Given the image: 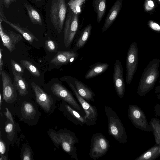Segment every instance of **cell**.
Masks as SVG:
<instances>
[{"label": "cell", "mask_w": 160, "mask_h": 160, "mask_svg": "<svg viewBox=\"0 0 160 160\" xmlns=\"http://www.w3.org/2000/svg\"><path fill=\"white\" fill-rule=\"evenodd\" d=\"M160 63L159 59L154 58L144 68L138 88L137 93L139 96H145L153 88L160 75Z\"/></svg>", "instance_id": "6da1fadb"}, {"label": "cell", "mask_w": 160, "mask_h": 160, "mask_svg": "<svg viewBox=\"0 0 160 160\" xmlns=\"http://www.w3.org/2000/svg\"><path fill=\"white\" fill-rule=\"evenodd\" d=\"M105 111L108 121L109 133L120 143L126 142L127 136L125 127L116 112L106 105L105 106Z\"/></svg>", "instance_id": "7a4b0ae2"}, {"label": "cell", "mask_w": 160, "mask_h": 160, "mask_svg": "<svg viewBox=\"0 0 160 160\" xmlns=\"http://www.w3.org/2000/svg\"><path fill=\"white\" fill-rule=\"evenodd\" d=\"M67 8L65 0H53L50 10L51 19L54 28L59 33L62 30Z\"/></svg>", "instance_id": "3957f363"}, {"label": "cell", "mask_w": 160, "mask_h": 160, "mask_svg": "<svg viewBox=\"0 0 160 160\" xmlns=\"http://www.w3.org/2000/svg\"><path fill=\"white\" fill-rule=\"evenodd\" d=\"M79 26L78 14L73 12L69 7L65 20L64 29V43L68 48L72 44Z\"/></svg>", "instance_id": "277c9868"}, {"label": "cell", "mask_w": 160, "mask_h": 160, "mask_svg": "<svg viewBox=\"0 0 160 160\" xmlns=\"http://www.w3.org/2000/svg\"><path fill=\"white\" fill-rule=\"evenodd\" d=\"M109 142L101 133H95L92 136L91 142L89 155L96 160L104 155L110 147Z\"/></svg>", "instance_id": "5b68a950"}, {"label": "cell", "mask_w": 160, "mask_h": 160, "mask_svg": "<svg viewBox=\"0 0 160 160\" xmlns=\"http://www.w3.org/2000/svg\"><path fill=\"white\" fill-rule=\"evenodd\" d=\"M128 114L129 119L135 128L146 132L152 131L145 113L139 107L130 104Z\"/></svg>", "instance_id": "8992f818"}, {"label": "cell", "mask_w": 160, "mask_h": 160, "mask_svg": "<svg viewBox=\"0 0 160 160\" xmlns=\"http://www.w3.org/2000/svg\"><path fill=\"white\" fill-rule=\"evenodd\" d=\"M138 61V45L136 42H133L130 45L126 57V81L128 84H129L133 79L137 69Z\"/></svg>", "instance_id": "52a82bcc"}, {"label": "cell", "mask_w": 160, "mask_h": 160, "mask_svg": "<svg viewBox=\"0 0 160 160\" xmlns=\"http://www.w3.org/2000/svg\"><path fill=\"white\" fill-rule=\"evenodd\" d=\"M66 81L85 113L84 117L87 121L86 125L89 126L96 125L98 116V112L96 107L91 105L82 98L79 94L74 85L70 81L67 79Z\"/></svg>", "instance_id": "ba28073f"}, {"label": "cell", "mask_w": 160, "mask_h": 160, "mask_svg": "<svg viewBox=\"0 0 160 160\" xmlns=\"http://www.w3.org/2000/svg\"><path fill=\"white\" fill-rule=\"evenodd\" d=\"M113 78L115 91L118 96L122 98L125 91L123 69L121 62L118 60L116 61L114 64Z\"/></svg>", "instance_id": "9c48e42d"}, {"label": "cell", "mask_w": 160, "mask_h": 160, "mask_svg": "<svg viewBox=\"0 0 160 160\" xmlns=\"http://www.w3.org/2000/svg\"><path fill=\"white\" fill-rule=\"evenodd\" d=\"M0 22V34L3 46L6 47L10 52L16 48V45L22 39V36L13 31L5 30Z\"/></svg>", "instance_id": "30bf717a"}, {"label": "cell", "mask_w": 160, "mask_h": 160, "mask_svg": "<svg viewBox=\"0 0 160 160\" xmlns=\"http://www.w3.org/2000/svg\"><path fill=\"white\" fill-rule=\"evenodd\" d=\"M51 89L55 95L71 105L78 111H81L78 103L69 91L63 86L58 83H54L51 86Z\"/></svg>", "instance_id": "8fae6325"}, {"label": "cell", "mask_w": 160, "mask_h": 160, "mask_svg": "<svg viewBox=\"0 0 160 160\" xmlns=\"http://www.w3.org/2000/svg\"><path fill=\"white\" fill-rule=\"evenodd\" d=\"M61 137L62 145L63 149L70 155L72 158L78 160L77 149L74 145L79 143V141L74 133L71 132H64Z\"/></svg>", "instance_id": "7c38bea8"}, {"label": "cell", "mask_w": 160, "mask_h": 160, "mask_svg": "<svg viewBox=\"0 0 160 160\" xmlns=\"http://www.w3.org/2000/svg\"><path fill=\"white\" fill-rule=\"evenodd\" d=\"M78 53L73 50L58 51L50 62L56 65H63L72 63L78 58Z\"/></svg>", "instance_id": "4fadbf2b"}, {"label": "cell", "mask_w": 160, "mask_h": 160, "mask_svg": "<svg viewBox=\"0 0 160 160\" xmlns=\"http://www.w3.org/2000/svg\"><path fill=\"white\" fill-rule=\"evenodd\" d=\"M31 85L34 92L37 102L44 110L48 111L51 106L50 96L46 93L38 85L34 82Z\"/></svg>", "instance_id": "5bb4252c"}, {"label": "cell", "mask_w": 160, "mask_h": 160, "mask_svg": "<svg viewBox=\"0 0 160 160\" xmlns=\"http://www.w3.org/2000/svg\"><path fill=\"white\" fill-rule=\"evenodd\" d=\"M70 79L71 81L67 78L73 84L78 93L82 98L88 101H95V93L88 86L77 78L71 77Z\"/></svg>", "instance_id": "9a60e30c"}, {"label": "cell", "mask_w": 160, "mask_h": 160, "mask_svg": "<svg viewBox=\"0 0 160 160\" xmlns=\"http://www.w3.org/2000/svg\"><path fill=\"white\" fill-rule=\"evenodd\" d=\"M3 87V96L4 100L8 102L14 98L15 90L11 78L4 71L1 73Z\"/></svg>", "instance_id": "2e32d148"}, {"label": "cell", "mask_w": 160, "mask_h": 160, "mask_svg": "<svg viewBox=\"0 0 160 160\" xmlns=\"http://www.w3.org/2000/svg\"><path fill=\"white\" fill-rule=\"evenodd\" d=\"M122 0H117L110 9L106 17L102 31L104 32L112 25L121 8Z\"/></svg>", "instance_id": "e0dca14e"}, {"label": "cell", "mask_w": 160, "mask_h": 160, "mask_svg": "<svg viewBox=\"0 0 160 160\" xmlns=\"http://www.w3.org/2000/svg\"><path fill=\"white\" fill-rule=\"evenodd\" d=\"M64 107L67 116L75 124L79 126L86 125L87 121L84 116H81L78 111L73 109L66 102L64 104Z\"/></svg>", "instance_id": "ac0fdd59"}, {"label": "cell", "mask_w": 160, "mask_h": 160, "mask_svg": "<svg viewBox=\"0 0 160 160\" xmlns=\"http://www.w3.org/2000/svg\"><path fill=\"white\" fill-rule=\"evenodd\" d=\"M2 21L8 24L15 30L20 33L24 39L30 43H32L34 41H38V39L31 32L27 29L22 27L18 24L12 23L6 19H3Z\"/></svg>", "instance_id": "d6986e66"}, {"label": "cell", "mask_w": 160, "mask_h": 160, "mask_svg": "<svg viewBox=\"0 0 160 160\" xmlns=\"http://www.w3.org/2000/svg\"><path fill=\"white\" fill-rule=\"evenodd\" d=\"M109 66L107 63L98 62L90 66V69L86 73L84 78L86 79L92 78L104 72Z\"/></svg>", "instance_id": "ffe728a7"}, {"label": "cell", "mask_w": 160, "mask_h": 160, "mask_svg": "<svg viewBox=\"0 0 160 160\" xmlns=\"http://www.w3.org/2000/svg\"><path fill=\"white\" fill-rule=\"evenodd\" d=\"M14 84L19 95L24 96L28 93V84L21 74L12 71Z\"/></svg>", "instance_id": "44dd1931"}, {"label": "cell", "mask_w": 160, "mask_h": 160, "mask_svg": "<svg viewBox=\"0 0 160 160\" xmlns=\"http://www.w3.org/2000/svg\"><path fill=\"white\" fill-rule=\"evenodd\" d=\"M92 29V26L90 24L88 25L84 28L73 48V51L76 52L78 49L83 47L89 39Z\"/></svg>", "instance_id": "7402d4cb"}, {"label": "cell", "mask_w": 160, "mask_h": 160, "mask_svg": "<svg viewBox=\"0 0 160 160\" xmlns=\"http://www.w3.org/2000/svg\"><path fill=\"white\" fill-rule=\"evenodd\" d=\"M160 156V146L156 145L138 157L135 160H154Z\"/></svg>", "instance_id": "603a6c76"}, {"label": "cell", "mask_w": 160, "mask_h": 160, "mask_svg": "<svg viewBox=\"0 0 160 160\" xmlns=\"http://www.w3.org/2000/svg\"><path fill=\"white\" fill-rule=\"evenodd\" d=\"M92 5L97 13V20L100 23L104 16L106 9V0H93Z\"/></svg>", "instance_id": "cb8c5ba5"}, {"label": "cell", "mask_w": 160, "mask_h": 160, "mask_svg": "<svg viewBox=\"0 0 160 160\" xmlns=\"http://www.w3.org/2000/svg\"><path fill=\"white\" fill-rule=\"evenodd\" d=\"M31 21L34 24L42 26V21L38 12L30 4L28 3H24Z\"/></svg>", "instance_id": "d4e9b609"}, {"label": "cell", "mask_w": 160, "mask_h": 160, "mask_svg": "<svg viewBox=\"0 0 160 160\" xmlns=\"http://www.w3.org/2000/svg\"><path fill=\"white\" fill-rule=\"evenodd\" d=\"M149 124L154 136L156 145L160 146V119L152 118Z\"/></svg>", "instance_id": "484cf974"}, {"label": "cell", "mask_w": 160, "mask_h": 160, "mask_svg": "<svg viewBox=\"0 0 160 160\" xmlns=\"http://www.w3.org/2000/svg\"><path fill=\"white\" fill-rule=\"evenodd\" d=\"M20 62L34 76L39 77L41 76L38 68L30 62L27 60H22Z\"/></svg>", "instance_id": "4316f807"}, {"label": "cell", "mask_w": 160, "mask_h": 160, "mask_svg": "<svg viewBox=\"0 0 160 160\" xmlns=\"http://www.w3.org/2000/svg\"><path fill=\"white\" fill-rule=\"evenodd\" d=\"M45 45L46 49L51 52H56L58 48L56 42L50 39L46 40L45 42Z\"/></svg>", "instance_id": "83f0119b"}, {"label": "cell", "mask_w": 160, "mask_h": 160, "mask_svg": "<svg viewBox=\"0 0 160 160\" xmlns=\"http://www.w3.org/2000/svg\"><path fill=\"white\" fill-rule=\"evenodd\" d=\"M10 62L12 71L21 74H23L24 70L22 66L15 61L12 59L10 60Z\"/></svg>", "instance_id": "f1b7e54d"}, {"label": "cell", "mask_w": 160, "mask_h": 160, "mask_svg": "<svg viewBox=\"0 0 160 160\" xmlns=\"http://www.w3.org/2000/svg\"><path fill=\"white\" fill-rule=\"evenodd\" d=\"M23 110L26 115H30L34 112V108L32 105L30 103H25L23 105Z\"/></svg>", "instance_id": "f546056e"}, {"label": "cell", "mask_w": 160, "mask_h": 160, "mask_svg": "<svg viewBox=\"0 0 160 160\" xmlns=\"http://www.w3.org/2000/svg\"><path fill=\"white\" fill-rule=\"evenodd\" d=\"M150 27L153 30L160 32V26L157 23L153 21H150L149 23Z\"/></svg>", "instance_id": "4dcf8cb0"}, {"label": "cell", "mask_w": 160, "mask_h": 160, "mask_svg": "<svg viewBox=\"0 0 160 160\" xmlns=\"http://www.w3.org/2000/svg\"><path fill=\"white\" fill-rule=\"evenodd\" d=\"M3 4L2 0H0V22H2L3 19H7L3 12Z\"/></svg>", "instance_id": "1f68e13d"}, {"label": "cell", "mask_w": 160, "mask_h": 160, "mask_svg": "<svg viewBox=\"0 0 160 160\" xmlns=\"http://www.w3.org/2000/svg\"><path fill=\"white\" fill-rule=\"evenodd\" d=\"M30 154L28 148H26L25 151L23 155V160H31Z\"/></svg>", "instance_id": "d6a6232c"}, {"label": "cell", "mask_w": 160, "mask_h": 160, "mask_svg": "<svg viewBox=\"0 0 160 160\" xmlns=\"http://www.w3.org/2000/svg\"><path fill=\"white\" fill-rule=\"evenodd\" d=\"M154 112L157 117H160V104H157L154 107Z\"/></svg>", "instance_id": "836d02e7"}, {"label": "cell", "mask_w": 160, "mask_h": 160, "mask_svg": "<svg viewBox=\"0 0 160 160\" xmlns=\"http://www.w3.org/2000/svg\"><path fill=\"white\" fill-rule=\"evenodd\" d=\"M2 51L3 49L1 48L0 49V75L2 71V68L3 65V60L2 58Z\"/></svg>", "instance_id": "e575fe53"}, {"label": "cell", "mask_w": 160, "mask_h": 160, "mask_svg": "<svg viewBox=\"0 0 160 160\" xmlns=\"http://www.w3.org/2000/svg\"><path fill=\"white\" fill-rule=\"evenodd\" d=\"M6 151V147L4 143L0 139V152L1 154H4Z\"/></svg>", "instance_id": "d590c367"}, {"label": "cell", "mask_w": 160, "mask_h": 160, "mask_svg": "<svg viewBox=\"0 0 160 160\" xmlns=\"http://www.w3.org/2000/svg\"><path fill=\"white\" fill-rule=\"evenodd\" d=\"M6 112L5 113V115L8 119H9L10 121L13 123H14V121L12 118V115L11 113V112L9 111L8 109V108H6Z\"/></svg>", "instance_id": "8d00e7d4"}, {"label": "cell", "mask_w": 160, "mask_h": 160, "mask_svg": "<svg viewBox=\"0 0 160 160\" xmlns=\"http://www.w3.org/2000/svg\"><path fill=\"white\" fill-rule=\"evenodd\" d=\"M2 1L4 6L7 8H9L10 5L12 2L16 1V0H2Z\"/></svg>", "instance_id": "74e56055"}, {"label": "cell", "mask_w": 160, "mask_h": 160, "mask_svg": "<svg viewBox=\"0 0 160 160\" xmlns=\"http://www.w3.org/2000/svg\"><path fill=\"white\" fill-rule=\"evenodd\" d=\"M13 125L11 123H8L6 126L5 128V130L7 132L9 133L11 132L13 129Z\"/></svg>", "instance_id": "f35d334b"}, {"label": "cell", "mask_w": 160, "mask_h": 160, "mask_svg": "<svg viewBox=\"0 0 160 160\" xmlns=\"http://www.w3.org/2000/svg\"><path fill=\"white\" fill-rule=\"evenodd\" d=\"M159 82H160V80ZM155 92L157 94L160 93V85L155 88Z\"/></svg>", "instance_id": "ab89813d"}, {"label": "cell", "mask_w": 160, "mask_h": 160, "mask_svg": "<svg viewBox=\"0 0 160 160\" xmlns=\"http://www.w3.org/2000/svg\"><path fill=\"white\" fill-rule=\"evenodd\" d=\"M148 4L151 8H153L154 6V4L153 2L151 0L148 1Z\"/></svg>", "instance_id": "60d3db41"}, {"label": "cell", "mask_w": 160, "mask_h": 160, "mask_svg": "<svg viewBox=\"0 0 160 160\" xmlns=\"http://www.w3.org/2000/svg\"><path fill=\"white\" fill-rule=\"evenodd\" d=\"M1 98H2L1 94L0 93V109L1 108V103H2L1 102V101H2Z\"/></svg>", "instance_id": "b9f144b4"}, {"label": "cell", "mask_w": 160, "mask_h": 160, "mask_svg": "<svg viewBox=\"0 0 160 160\" xmlns=\"http://www.w3.org/2000/svg\"><path fill=\"white\" fill-rule=\"evenodd\" d=\"M157 98L159 100H160V93H159L158 94L156 95Z\"/></svg>", "instance_id": "7bdbcfd3"}, {"label": "cell", "mask_w": 160, "mask_h": 160, "mask_svg": "<svg viewBox=\"0 0 160 160\" xmlns=\"http://www.w3.org/2000/svg\"><path fill=\"white\" fill-rule=\"evenodd\" d=\"M37 1H40L41 0H36Z\"/></svg>", "instance_id": "ee69618b"}, {"label": "cell", "mask_w": 160, "mask_h": 160, "mask_svg": "<svg viewBox=\"0 0 160 160\" xmlns=\"http://www.w3.org/2000/svg\"><path fill=\"white\" fill-rule=\"evenodd\" d=\"M159 2H160V0H159Z\"/></svg>", "instance_id": "f6af8a7d"}]
</instances>
